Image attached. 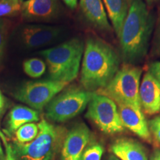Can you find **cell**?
<instances>
[{
    "instance_id": "9a60e30c",
    "label": "cell",
    "mask_w": 160,
    "mask_h": 160,
    "mask_svg": "<svg viewBox=\"0 0 160 160\" xmlns=\"http://www.w3.org/2000/svg\"><path fill=\"white\" fill-rule=\"evenodd\" d=\"M111 151L120 160H148L145 147L132 139H117L111 145Z\"/></svg>"
},
{
    "instance_id": "f546056e",
    "label": "cell",
    "mask_w": 160,
    "mask_h": 160,
    "mask_svg": "<svg viewBox=\"0 0 160 160\" xmlns=\"http://www.w3.org/2000/svg\"><path fill=\"white\" fill-rule=\"evenodd\" d=\"M2 148L3 147L2 145L1 140H0V160H5V152H4Z\"/></svg>"
},
{
    "instance_id": "f1b7e54d",
    "label": "cell",
    "mask_w": 160,
    "mask_h": 160,
    "mask_svg": "<svg viewBox=\"0 0 160 160\" xmlns=\"http://www.w3.org/2000/svg\"><path fill=\"white\" fill-rule=\"evenodd\" d=\"M150 160H160V150H157L153 152Z\"/></svg>"
},
{
    "instance_id": "ffe728a7",
    "label": "cell",
    "mask_w": 160,
    "mask_h": 160,
    "mask_svg": "<svg viewBox=\"0 0 160 160\" xmlns=\"http://www.w3.org/2000/svg\"><path fill=\"white\" fill-rule=\"evenodd\" d=\"M21 10L20 0H0V17L17 14Z\"/></svg>"
},
{
    "instance_id": "7a4b0ae2",
    "label": "cell",
    "mask_w": 160,
    "mask_h": 160,
    "mask_svg": "<svg viewBox=\"0 0 160 160\" xmlns=\"http://www.w3.org/2000/svg\"><path fill=\"white\" fill-rule=\"evenodd\" d=\"M120 59L109 44L99 38H88L80 79L84 88L92 92L105 88L119 71Z\"/></svg>"
},
{
    "instance_id": "4dcf8cb0",
    "label": "cell",
    "mask_w": 160,
    "mask_h": 160,
    "mask_svg": "<svg viewBox=\"0 0 160 160\" xmlns=\"http://www.w3.org/2000/svg\"><path fill=\"white\" fill-rule=\"evenodd\" d=\"M145 2L148 4V5H153V4L158 2H159L160 0H145Z\"/></svg>"
},
{
    "instance_id": "4316f807",
    "label": "cell",
    "mask_w": 160,
    "mask_h": 160,
    "mask_svg": "<svg viewBox=\"0 0 160 160\" xmlns=\"http://www.w3.org/2000/svg\"><path fill=\"white\" fill-rule=\"evenodd\" d=\"M6 108V99L2 91H0V118L3 115Z\"/></svg>"
},
{
    "instance_id": "6da1fadb",
    "label": "cell",
    "mask_w": 160,
    "mask_h": 160,
    "mask_svg": "<svg viewBox=\"0 0 160 160\" xmlns=\"http://www.w3.org/2000/svg\"><path fill=\"white\" fill-rule=\"evenodd\" d=\"M154 25V15L148 11L145 1L131 0L118 37L120 57L125 64L135 65L145 59Z\"/></svg>"
},
{
    "instance_id": "2e32d148",
    "label": "cell",
    "mask_w": 160,
    "mask_h": 160,
    "mask_svg": "<svg viewBox=\"0 0 160 160\" xmlns=\"http://www.w3.org/2000/svg\"><path fill=\"white\" fill-rule=\"evenodd\" d=\"M39 120V113L31 108L17 105L9 112L7 119V131L9 134L15 133L21 126Z\"/></svg>"
},
{
    "instance_id": "4fadbf2b",
    "label": "cell",
    "mask_w": 160,
    "mask_h": 160,
    "mask_svg": "<svg viewBox=\"0 0 160 160\" xmlns=\"http://www.w3.org/2000/svg\"><path fill=\"white\" fill-rule=\"evenodd\" d=\"M58 0H27L22 5V14L31 20L49 19L59 12Z\"/></svg>"
},
{
    "instance_id": "5bb4252c",
    "label": "cell",
    "mask_w": 160,
    "mask_h": 160,
    "mask_svg": "<svg viewBox=\"0 0 160 160\" xmlns=\"http://www.w3.org/2000/svg\"><path fill=\"white\" fill-rule=\"evenodd\" d=\"M79 5L84 17L91 25L100 31H111L102 0H80Z\"/></svg>"
},
{
    "instance_id": "7402d4cb",
    "label": "cell",
    "mask_w": 160,
    "mask_h": 160,
    "mask_svg": "<svg viewBox=\"0 0 160 160\" xmlns=\"http://www.w3.org/2000/svg\"><path fill=\"white\" fill-rule=\"evenodd\" d=\"M0 139H1L2 142L4 147H5V160H17L13 155V151H12L11 148V144L9 142V141L8 140L6 136L4 134L2 131L0 130Z\"/></svg>"
},
{
    "instance_id": "cb8c5ba5",
    "label": "cell",
    "mask_w": 160,
    "mask_h": 160,
    "mask_svg": "<svg viewBox=\"0 0 160 160\" xmlns=\"http://www.w3.org/2000/svg\"><path fill=\"white\" fill-rule=\"evenodd\" d=\"M151 53L153 56L160 57V20L159 23H158L157 30H156L155 32Z\"/></svg>"
},
{
    "instance_id": "603a6c76",
    "label": "cell",
    "mask_w": 160,
    "mask_h": 160,
    "mask_svg": "<svg viewBox=\"0 0 160 160\" xmlns=\"http://www.w3.org/2000/svg\"><path fill=\"white\" fill-rule=\"evenodd\" d=\"M148 126L150 131H151L156 139L160 143V115L150 120Z\"/></svg>"
},
{
    "instance_id": "ac0fdd59",
    "label": "cell",
    "mask_w": 160,
    "mask_h": 160,
    "mask_svg": "<svg viewBox=\"0 0 160 160\" xmlns=\"http://www.w3.org/2000/svg\"><path fill=\"white\" fill-rule=\"evenodd\" d=\"M39 126L34 122L27 123L16 131V140L19 143H28L33 141L39 133Z\"/></svg>"
},
{
    "instance_id": "e0dca14e",
    "label": "cell",
    "mask_w": 160,
    "mask_h": 160,
    "mask_svg": "<svg viewBox=\"0 0 160 160\" xmlns=\"http://www.w3.org/2000/svg\"><path fill=\"white\" fill-rule=\"evenodd\" d=\"M113 31L119 37L128 11L131 0H102Z\"/></svg>"
},
{
    "instance_id": "484cf974",
    "label": "cell",
    "mask_w": 160,
    "mask_h": 160,
    "mask_svg": "<svg viewBox=\"0 0 160 160\" xmlns=\"http://www.w3.org/2000/svg\"><path fill=\"white\" fill-rule=\"evenodd\" d=\"M149 72L160 82V62H155L149 66Z\"/></svg>"
},
{
    "instance_id": "7c38bea8",
    "label": "cell",
    "mask_w": 160,
    "mask_h": 160,
    "mask_svg": "<svg viewBox=\"0 0 160 160\" xmlns=\"http://www.w3.org/2000/svg\"><path fill=\"white\" fill-rule=\"evenodd\" d=\"M61 34V30L57 27L42 25L25 26L22 31L23 42L28 48H34L53 42Z\"/></svg>"
},
{
    "instance_id": "3957f363",
    "label": "cell",
    "mask_w": 160,
    "mask_h": 160,
    "mask_svg": "<svg viewBox=\"0 0 160 160\" xmlns=\"http://www.w3.org/2000/svg\"><path fill=\"white\" fill-rule=\"evenodd\" d=\"M84 49L82 40L76 37L40 52L47 62L49 79L68 83L74 80L79 73Z\"/></svg>"
},
{
    "instance_id": "30bf717a",
    "label": "cell",
    "mask_w": 160,
    "mask_h": 160,
    "mask_svg": "<svg viewBox=\"0 0 160 160\" xmlns=\"http://www.w3.org/2000/svg\"><path fill=\"white\" fill-rule=\"evenodd\" d=\"M118 111L124 128L146 141H151L148 123L142 108L128 104H117Z\"/></svg>"
},
{
    "instance_id": "8fae6325",
    "label": "cell",
    "mask_w": 160,
    "mask_h": 160,
    "mask_svg": "<svg viewBox=\"0 0 160 160\" xmlns=\"http://www.w3.org/2000/svg\"><path fill=\"white\" fill-rule=\"evenodd\" d=\"M139 101L146 113L153 115L160 111V82L147 72L139 87Z\"/></svg>"
},
{
    "instance_id": "5b68a950",
    "label": "cell",
    "mask_w": 160,
    "mask_h": 160,
    "mask_svg": "<svg viewBox=\"0 0 160 160\" xmlns=\"http://www.w3.org/2000/svg\"><path fill=\"white\" fill-rule=\"evenodd\" d=\"M142 72L140 68L125 64L102 89V94L111 98L116 104H128L142 108L139 101Z\"/></svg>"
},
{
    "instance_id": "d4e9b609",
    "label": "cell",
    "mask_w": 160,
    "mask_h": 160,
    "mask_svg": "<svg viewBox=\"0 0 160 160\" xmlns=\"http://www.w3.org/2000/svg\"><path fill=\"white\" fill-rule=\"evenodd\" d=\"M5 43V26H4L2 21L0 20V62H1L2 58V56H3Z\"/></svg>"
},
{
    "instance_id": "d6a6232c",
    "label": "cell",
    "mask_w": 160,
    "mask_h": 160,
    "mask_svg": "<svg viewBox=\"0 0 160 160\" xmlns=\"http://www.w3.org/2000/svg\"><path fill=\"white\" fill-rule=\"evenodd\" d=\"M53 159H54V158H53ZM53 159H52V160H53Z\"/></svg>"
},
{
    "instance_id": "1f68e13d",
    "label": "cell",
    "mask_w": 160,
    "mask_h": 160,
    "mask_svg": "<svg viewBox=\"0 0 160 160\" xmlns=\"http://www.w3.org/2000/svg\"><path fill=\"white\" fill-rule=\"evenodd\" d=\"M108 160H120V159H118V158L117 157H115L114 155H111V156H109Z\"/></svg>"
},
{
    "instance_id": "8992f818",
    "label": "cell",
    "mask_w": 160,
    "mask_h": 160,
    "mask_svg": "<svg viewBox=\"0 0 160 160\" xmlns=\"http://www.w3.org/2000/svg\"><path fill=\"white\" fill-rule=\"evenodd\" d=\"M94 93L85 88H70L58 94L45 107V116L51 121L64 122L86 108Z\"/></svg>"
},
{
    "instance_id": "44dd1931",
    "label": "cell",
    "mask_w": 160,
    "mask_h": 160,
    "mask_svg": "<svg viewBox=\"0 0 160 160\" xmlns=\"http://www.w3.org/2000/svg\"><path fill=\"white\" fill-rule=\"evenodd\" d=\"M103 153L102 146L99 144H93L85 150L81 160H101Z\"/></svg>"
},
{
    "instance_id": "52a82bcc",
    "label": "cell",
    "mask_w": 160,
    "mask_h": 160,
    "mask_svg": "<svg viewBox=\"0 0 160 160\" xmlns=\"http://www.w3.org/2000/svg\"><path fill=\"white\" fill-rule=\"evenodd\" d=\"M85 117L107 134L124 131L117 104L107 96L94 93L88 104Z\"/></svg>"
},
{
    "instance_id": "83f0119b",
    "label": "cell",
    "mask_w": 160,
    "mask_h": 160,
    "mask_svg": "<svg viewBox=\"0 0 160 160\" xmlns=\"http://www.w3.org/2000/svg\"><path fill=\"white\" fill-rule=\"evenodd\" d=\"M77 1L78 0H63L65 5L71 9L76 8V7L77 6Z\"/></svg>"
},
{
    "instance_id": "ba28073f",
    "label": "cell",
    "mask_w": 160,
    "mask_h": 160,
    "mask_svg": "<svg viewBox=\"0 0 160 160\" xmlns=\"http://www.w3.org/2000/svg\"><path fill=\"white\" fill-rule=\"evenodd\" d=\"M68 85V82L51 79L28 82L16 91L14 97L36 111H42Z\"/></svg>"
},
{
    "instance_id": "d6986e66",
    "label": "cell",
    "mask_w": 160,
    "mask_h": 160,
    "mask_svg": "<svg viewBox=\"0 0 160 160\" xmlns=\"http://www.w3.org/2000/svg\"><path fill=\"white\" fill-rule=\"evenodd\" d=\"M23 70L30 77L39 78L46 71V65L42 60L38 58H32L24 62Z\"/></svg>"
},
{
    "instance_id": "9c48e42d",
    "label": "cell",
    "mask_w": 160,
    "mask_h": 160,
    "mask_svg": "<svg viewBox=\"0 0 160 160\" xmlns=\"http://www.w3.org/2000/svg\"><path fill=\"white\" fill-rule=\"evenodd\" d=\"M91 139V131L85 123L76 125L66 135L62 148V160H81Z\"/></svg>"
},
{
    "instance_id": "277c9868",
    "label": "cell",
    "mask_w": 160,
    "mask_h": 160,
    "mask_svg": "<svg viewBox=\"0 0 160 160\" xmlns=\"http://www.w3.org/2000/svg\"><path fill=\"white\" fill-rule=\"evenodd\" d=\"M39 133L28 143L13 141L12 151L17 160H52L62 137L61 128L42 119L38 124Z\"/></svg>"
}]
</instances>
